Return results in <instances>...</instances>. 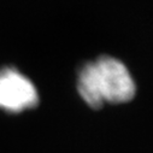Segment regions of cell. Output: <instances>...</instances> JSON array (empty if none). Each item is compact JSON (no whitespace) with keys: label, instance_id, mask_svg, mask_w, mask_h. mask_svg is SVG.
<instances>
[{"label":"cell","instance_id":"2","mask_svg":"<svg viewBox=\"0 0 153 153\" xmlns=\"http://www.w3.org/2000/svg\"><path fill=\"white\" fill-rule=\"evenodd\" d=\"M39 104V93L34 83L13 68L0 70V110L21 113Z\"/></svg>","mask_w":153,"mask_h":153},{"label":"cell","instance_id":"1","mask_svg":"<svg viewBox=\"0 0 153 153\" xmlns=\"http://www.w3.org/2000/svg\"><path fill=\"white\" fill-rule=\"evenodd\" d=\"M77 89L92 108H100L105 104L128 102L136 92L127 66L112 57H100L83 65L79 74Z\"/></svg>","mask_w":153,"mask_h":153}]
</instances>
